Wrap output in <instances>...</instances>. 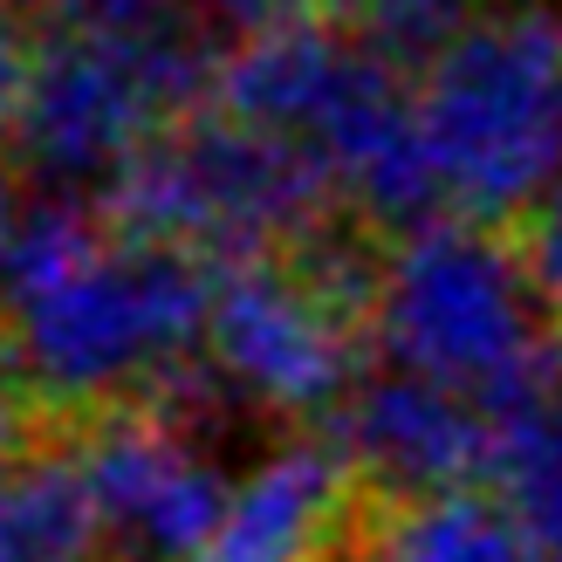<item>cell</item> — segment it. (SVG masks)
<instances>
[{
  "label": "cell",
  "mask_w": 562,
  "mask_h": 562,
  "mask_svg": "<svg viewBox=\"0 0 562 562\" xmlns=\"http://www.w3.org/2000/svg\"><path fill=\"white\" fill-rule=\"evenodd\" d=\"M0 323L27 391L55 405H110L158 391L206 357L213 268L179 247L131 240L103 206L42 200L0 261Z\"/></svg>",
  "instance_id": "1"
},
{
  "label": "cell",
  "mask_w": 562,
  "mask_h": 562,
  "mask_svg": "<svg viewBox=\"0 0 562 562\" xmlns=\"http://www.w3.org/2000/svg\"><path fill=\"white\" fill-rule=\"evenodd\" d=\"M418 131L446 206L481 227H521L562 186V14L542 0L481 8L426 69Z\"/></svg>",
  "instance_id": "2"
},
{
  "label": "cell",
  "mask_w": 562,
  "mask_h": 562,
  "mask_svg": "<svg viewBox=\"0 0 562 562\" xmlns=\"http://www.w3.org/2000/svg\"><path fill=\"white\" fill-rule=\"evenodd\" d=\"M97 206L117 234L179 247L213 274L302 255L329 227H344V192L316 151L240 124L213 103L172 124L151 151H137L97 192Z\"/></svg>",
  "instance_id": "3"
},
{
  "label": "cell",
  "mask_w": 562,
  "mask_h": 562,
  "mask_svg": "<svg viewBox=\"0 0 562 562\" xmlns=\"http://www.w3.org/2000/svg\"><path fill=\"white\" fill-rule=\"evenodd\" d=\"M384 255L363 220L329 227L302 255L247 261L213 274V323L206 363L227 398L274 418H336L350 391L371 378L378 350V289Z\"/></svg>",
  "instance_id": "4"
},
{
  "label": "cell",
  "mask_w": 562,
  "mask_h": 562,
  "mask_svg": "<svg viewBox=\"0 0 562 562\" xmlns=\"http://www.w3.org/2000/svg\"><path fill=\"white\" fill-rule=\"evenodd\" d=\"M213 69L220 55L179 14L145 27L69 21L35 48L8 145L48 200H82V186L103 192L137 151L213 103Z\"/></svg>",
  "instance_id": "5"
},
{
  "label": "cell",
  "mask_w": 562,
  "mask_h": 562,
  "mask_svg": "<svg viewBox=\"0 0 562 562\" xmlns=\"http://www.w3.org/2000/svg\"><path fill=\"white\" fill-rule=\"evenodd\" d=\"M555 344V316L521 268L508 227L432 220L384 255L378 357L487 405Z\"/></svg>",
  "instance_id": "6"
},
{
  "label": "cell",
  "mask_w": 562,
  "mask_h": 562,
  "mask_svg": "<svg viewBox=\"0 0 562 562\" xmlns=\"http://www.w3.org/2000/svg\"><path fill=\"white\" fill-rule=\"evenodd\" d=\"M76 467L97 501L103 549L124 562H200L234 501L227 473L192 446V426L158 405L103 412L82 432Z\"/></svg>",
  "instance_id": "7"
},
{
  "label": "cell",
  "mask_w": 562,
  "mask_h": 562,
  "mask_svg": "<svg viewBox=\"0 0 562 562\" xmlns=\"http://www.w3.org/2000/svg\"><path fill=\"white\" fill-rule=\"evenodd\" d=\"M329 446L350 460L371 501H418L446 487H487V412L418 371H378L329 418Z\"/></svg>",
  "instance_id": "8"
},
{
  "label": "cell",
  "mask_w": 562,
  "mask_h": 562,
  "mask_svg": "<svg viewBox=\"0 0 562 562\" xmlns=\"http://www.w3.org/2000/svg\"><path fill=\"white\" fill-rule=\"evenodd\" d=\"M371 494L329 439H295L234 487L200 562H336L357 555Z\"/></svg>",
  "instance_id": "9"
},
{
  "label": "cell",
  "mask_w": 562,
  "mask_h": 562,
  "mask_svg": "<svg viewBox=\"0 0 562 562\" xmlns=\"http://www.w3.org/2000/svg\"><path fill=\"white\" fill-rule=\"evenodd\" d=\"M357 42L344 35L336 21L323 14H295V21H274V27H255L240 35L213 69V110L255 124V131H274L289 145L308 151V131L329 110L336 82H344Z\"/></svg>",
  "instance_id": "10"
},
{
  "label": "cell",
  "mask_w": 562,
  "mask_h": 562,
  "mask_svg": "<svg viewBox=\"0 0 562 562\" xmlns=\"http://www.w3.org/2000/svg\"><path fill=\"white\" fill-rule=\"evenodd\" d=\"M494 426L487 487L521 521L536 562H562V329L528 371L481 405Z\"/></svg>",
  "instance_id": "11"
},
{
  "label": "cell",
  "mask_w": 562,
  "mask_h": 562,
  "mask_svg": "<svg viewBox=\"0 0 562 562\" xmlns=\"http://www.w3.org/2000/svg\"><path fill=\"white\" fill-rule=\"evenodd\" d=\"M350 562H536V549L494 487H446L418 501H371Z\"/></svg>",
  "instance_id": "12"
},
{
  "label": "cell",
  "mask_w": 562,
  "mask_h": 562,
  "mask_svg": "<svg viewBox=\"0 0 562 562\" xmlns=\"http://www.w3.org/2000/svg\"><path fill=\"white\" fill-rule=\"evenodd\" d=\"M103 549L97 501L69 453H21L0 473V562H90Z\"/></svg>",
  "instance_id": "13"
},
{
  "label": "cell",
  "mask_w": 562,
  "mask_h": 562,
  "mask_svg": "<svg viewBox=\"0 0 562 562\" xmlns=\"http://www.w3.org/2000/svg\"><path fill=\"white\" fill-rule=\"evenodd\" d=\"M473 14L481 0H323V21L398 69H426Z\"/></svg>",
  "instance_id": "14"
},
{
  "label": "cell",
  "mask_w": 562,
  "mask_h": 562,
  "mask_svg": "<svg viewBox=\"0 0 562 562\" xmlns=\"http://www.w3.org/2000/svg\"><path fill=\"white\" fill-rule=\"evenodd\" d=\"M515 247H521V268H528V281H536V295L562 323V186L515 227Z\"/></svg>",
  "instance_id": "15"
},
{
  "label": "cell",
  "mask_w": 562,
  "mask_h": 562,
  "mask_svg": "<svg viewBox=\"0 0 562 562\" xmlns=\"http://www.w3.org/2000/svg\"><path fill=\"white\" fill-rule=\"evenodd\" d=\"M35 48L21 27V8L0 0V137H14V117H21V97H27V69H35Z\"/></svg>",
  "instance_id": "16"
},
{
  "label": "cell",
  "mask_w": 562,
  "mask_h": 562,
  "mask_svg": "<svg viewBox=\"0 0 562 562\" xmlns=\"http://www.w3.org/2000/svg\"><path fill=\"white\" fill-rule=\"evenodd\" d=\"M21 14H63L69 21H97V27H145V21H172V0H14Z\"/></svg>",
  "instance_id": "17"
},
{
  "label": "cell",
  "mask_w": 562,
  "mask_h": 562,
  "mask_svg": "<svg viewBox=\"0 0 562 562\" xmlns=\"http://www.w3.org/2000/svg\"><path fill=\"white\" fill-rule=\"evenodd\" d=\"M27 453V378H21V357L8 350L0 336V473Z\"/></svg>",
  "instance_id": "18"
},
{
  "label": "cell",
  "mask_w": 562,
  "mask_h": 562,
  "mask_svg": "<svg viewBox=\"0 0 562 562\" xmlns=\"http://www.w3.org/2000/svg\"><path fill=\"white\" fill-rule=\"evenodd\" d=\"M213 14H227L240 35L255 27H274V21H295V14H323V0H206Z\"/></svg>",
  "instance_id": "19"
},
{
  "label": "cell",
  "mask_w": 562,
  "mask_h": 562,
  "mask_svg": "<svg viewBox=\"0 0 562 562\" xmlns=\"http://www.w3.org/2000/svg\"><path fill=\"white\" fill-rule=\"evenodd\" d=\"M14 227H21V206H14V186H8V172H0V261H8V240H14Z\"/></svg>",
  "instance_id": "20"
},
{
  "label": "cell",
  "mask_w": 562,
  "mask_h": 562,
  "mask_svg": "<svg viewBox=\"0 0 562 562\" xmlns=\"http://www.w3.org/2000/svg\"><path fill=\"white\" fill-rule=\"evenodd\" d=\"M555 329H562V323H555Z\"/></svg>",
  "instance_id": "21"
}]
</instances>
